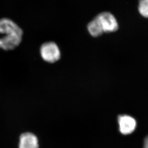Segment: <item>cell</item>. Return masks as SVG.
I'll use <instances>...</instances> for the list:
<instances>
[{"instance_id": "6da1fadb", "label": "cell", "mask_w": 148, "mask_h": 148, "mask_svg": "<svg viewBox=\"0 0 148 148\" xmlns=\"http://www.w3.org/2000/svg\"><path fill=\"white\" fill-rule=\"evenodd\" d=\"M87 28L91 36L98 37L104 33L116 32L118 29V24L113 14L104 12L99 14L90 22Z\"/></svg>"}, {"instance_id": "7a4b0ae2", "label": "cell", "mask_w": 148, "mask_h": 148, "mask_svg": "<svg viewBox=\"0 0 148 148\" xmlns=\"http://www.w3.org/2000/svg\"><path fill=\"white\" fill-rule=\"evenodd\" d=\"M41 57L45 61L54 63L58 61L61 57V53L58 46L53 42L44 43L40 49Z\"/></svg>"}, {"instance_id": "3957f363", "label": "cell", "mask_w": 148, "mask_h": 148, "mask_svg": "<svg viewBox=\"0 0 148 148\" xmlns=\"http://www.w3.org/2000/svg\"><path fill=\"white\" fill-rule=\"evenodd\" d=\"M0 34H4V37L23 36V31L12 20L3 18L0 19Z\"/></svg>"}, {"instance_id": "277c9868", "label": "cell", "mask_w": 148, "mask_h": 148, "mask_svg": "<svg viewBox=\"0 0 148 148\" xmlns=\"http://www.w3.org/2000/svg\"><path fill=\"white\" fill-rule=\"evenodd\" d=\"M118 123L120 132L123 135L132 133L137 125L135 119L128 115H119L118 117Z\"/></svg>"}, {"instance_id": "5b68a950", "label": "cell", "mask_w": 148, "mask_h": 148, "mask_svg": "<svg viewBox=\"0 0 148 148\" xmlns=\"http://www.w3.org/2000/svg\"><path fill=\"white\" fill-rule=\"evenodd\" d=\"M19 148H38V139L32 133H23L19 138Z\"/></svg>"}, {"instance_id": "8992f818", "label": "cell", "mask_w": 148, "mask_h": 148, "mask_svg": "<svg viewBox=\"0 0 148 148\" xmlns=\"http://www.w3.org/2000/svg\"><path fill=\"white\" fill-rule=\"evenodd\" d=\"M138 10L142 16L148 18V0H140Z\"/></svg>"}, {"instance_id": "52a82bcc", "label": "cell", "mask_w": 148, "mask_h": 148, "mask_svg": "<svg viewBox=\"0 0 148 148\" xmlns=\"http://www.w3.org/2000/svg\"><path fill=\"white\" fill-rule=\"evenodd\" d=\"M144 148H148V136L146 137L144 140Z\"/></svg>"}]
</instances>
